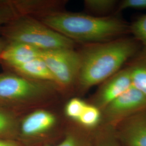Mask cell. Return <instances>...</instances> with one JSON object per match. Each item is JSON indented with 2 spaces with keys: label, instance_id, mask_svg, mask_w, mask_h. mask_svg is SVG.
<instances>
[{
  "label": "cell",
  "instance_id": "1",
  "mask_svg": "<svg viewBox=\"0 0 146 146\" xmlns=\"http://www.w3.org/2000/svg\"><path fill=\"white\" fill-rule=\"evenodd\" d=\"M137 41L120 37L92 44L80 53L81 65L76 84L82 91L102 84L118 72L139 52Z\"/></svg>",
  "mask_w": 146,
  "mask_h": 146
},
{
  "label": "cell",
  "instance_id": "2",
  "mask_svg": "<svg viewBox=\"0 0 146 146\" xmlns=\"http://www.w3.org/2000/svg\"><path fill=\"white\" fill-rule=\"evenodd\" d=\"M40 21L73 41L91 44L110 41L129 31V26L114 16L52 11L42 16Z\"/></svg>",
  "mask_w": 146,
  "mask_h": 146
},
{
  "label": "cell",
  "instance_id": "3",
  "mask_svg": "<svg viewBox=\"0 0 146 146\" xmlns=\"http://www.w3.org/2000/svg\"><path fill=\"white\" fill-rule=\"evenodd\" d=\"M2 33L8 42L26 43L40 50L73 48L74 44L41 21L20 16L5 25Z\"/></svg>",
  "mask_w": 146,
  "mask_h": 146
},
{
  "label": "cell",
  "instance_id": "4",
  "mask_svg": "<svg viewBox=\"0 0 146 146\" xmlns=\"http://www.w3.org/2000/svg\"><path fill=\"white\" fill-rule=\"evenodd\" d=\"M52 82L31 80L17 74H0V105L29 102L41 99L50 93Z\"/></svg>",
  "mask_w": 146,
  "mask_h": 146
},
{
  "label": "cell",
  "instance_id": "5",
  "mask_svg": "<svg viewBox=\"0 0 146 146\" xmlns=\"http://www.w3.org/2000/svg\"><path fill=\"white\" fill-rule=\"evenodd\" d=\"M40 56L47 64L58 86L69 87L77 83L81 58L80 53L73 48L41 50Z\"/></svg>",
  "mask_w": 146,
  "mask_h": 146
},
{
  "label": "cell",
  "instance_id": "6",
  "mask_svg": "<svg viewBox=\"0 0 146 146\" xmlns=\"http://www.w3.org/2000/svg\"><path fill=\"white\" fill-rule=\"evenodd\" d=\"M104 109L106 116L110 120H118L146 110V96L132 86Z\"/></svg>",
  "mask_w": 146,
  "mask_h": 146
},
{
  "label": "cell",
  "instance_id": "7",
  "mask_svg": "<svg viewBox=\"0 0 146 146\" xmlns=\"http://www.w3.org/2000/svg\"><path fill=\"white\" fill-rule=\"evenodd\" d=\"M132 86L128 68L121 69L102 83L95 98L96 103L98 107L104 108Z\"/></svg>",
  "mask_w": 146,
  "mask_h": 146
},
{
  "label": "cell",
  "instance_id": "8",
  "mask_svg": "<svg viewBox=\"0 0 146 146\" xmlns=\"http://www.w3.org/2000/svg\"><path fill=\"white\" fill-rule=\"evenodd\" d=\"M41 50L21 42H7L0 60L13 69L40 57Z\"/></svg>",
  "mask_w": 146,
  "mask_h": 146
},
{
  "label": "cell",
  "instance_id": "9",
  "mask_svg": "<svg viewBox=\"0 0 146 146\" xmlns=\"http://www.w3.org/2000/svg\"><path fill=\"white\" fill-rule=\"evenodd\" d=\"M122 138L128 146H146V110L133 115L125 122Z\"/></svg>",
  "mask_w": 146,
  "mask_h": 146
},
{
  "label": "cell",
  "instance_id": "10",
  "mask_svg": "<svg viewBox=\"0 0 146 146\" xmlns=\"http://www.w3.org/2000/svg\"><path fill=\"white\" fill-rule=\"evenodd\" d=\"M55 122V116L51 113L46 110H38L28 115L22 121L20 129L24 135H38L49 131Z\"/></svg>",
  "mask_w": 146,
  "mask_h": 146
},
{
  "label": "cell",
  "instance_id": "11",
  "mask_svg": "<svg viewBox=\"0 0 146 146\" xmlns=\"http://www.w3.org/2000/svg\"><path fill=\"white\" fill-rule=\"evenodd\" d=\"M13 69L16 74L27 78L55 84L52 74L40 56Z\"/></svg>",
  "mask_w": 146,
  "mask_h": 146
},
{
  "label": "cell",
  "instance_id": "12",
  "mask_svg": "<svg viewBox=\"0 0 146 146\" xmlns=\"http://www.w3.org/2000/svg\"><path fill=\"white\" fill-rule=\"evenodd\" d=\"M127 66L132 85L146 98V47L139 50Z\"/></svg>",
  "mask_w": 146,
  "mask_h": 146
},
{
  "label": "cell",
  "instance_id": "13",
  "mask_svg": "<svg viewBox=\"0 0 146 146\" xmlns=\"http://www.w3.org/2000/svg\"><path fill=\"white\" fill-rule=\"evenodd\" d=\"M18 128L15 115L8 107L0 105V139H13Z\"/></svg>",
  "mask_w": 146,
  "mask_h": 146
},
{
  "label": "cell",
  "instance_id": "14",
  "mask_svg": "<svg viewBox=\"0 0 146 146\" xmlns=\"http://www.w3.org/2000/svg\"><path fill=\"white\" fill-rule=\"evenodd\" d=\"M84 4L86 8L92 13L104 14L113 11L118 2L115 0H86Z\"/></svg>",
  "mask_w": 146,
  "mask_h": 146
},
{
  "label": "cell",
  "instance_id": "15",
  "mask_svg": "<svg viewBox=\"0 0 146 146\" xmlns=\"http://www.w3.org/2000/svg\"><path fill=\"white\" fill-rule=\"evenodd\" d=\"M101 113L98 107L87 104L78 121L82 125L92 127L99 122Z\"/></svg>",
  "mask_w": 146,
  "mask_h": 146
},
{
  "label": "cell",
  "instance_id": "16",
  "mask_svg": "<svg viewBox=\"0 0 146 146\" xmlns=\"http://www.w3.org/2000/svg\"><path fill=\"white\" fill-rule=\"evenodd\" d=\"M129 31L135 40L146 47V14L142 16L129 26Z\"/></svg>",
  "mask_w": 146,
  "mask_h": 146
},
{
  "label": "cell",
  "instance_id": "17",
  "mask_svg": "<svg viewBox=\"0 0 146 146\" xmlns=\"http://www.w3.org/2000/svg\"><path fill=\"white\" fill-rule=\"evenodd\" d=\"M87 104L81 100L74 98L70 100L66 107V113L69 117L78 121Z\"/></svg>",
  "mask_w": 146,
  "mask_h": 146
},
{
  "label": "cell",
  "instance_id": "18",
  "mask_svg": "<svg viewBox=\"0 0 146 146\" xmlns=\"http://www.w3.org/2000/svg\"><path fill=\"white\" fill-rule=\"evenodd\" d=\"M10 1L8 5L0 7V27L5 25L17 17L19 14Z\"/></svg>",
  "mask_w": 146,
  "mask_h": 146
},
{
  "label": "cell",
  "instance_id": "19",
  "mask_svg": "<svg viewBox=\"0 0 146 146\" xmlns=\"http://www.w3.org/2000/svg\"><path fill=\"white\" fill-rule=\"evenodd\" d=\"M128 9H146V0H123L118 3V11Z\"/></svg>",
  "mask_w": 146,
  "mask_h": 146
},
{
  "label": "cell",
  "instance_id": "20",
  "mask_svg": "<svg viewBox=\"0 0 146 146\" xmlns=\"http://www.w3.org/2000/svg\"><path fill=\"white\" fill-rule=\"evenodd\" d=\"M46 146H52L47 145ZM54 146H80L78 140L73 136H67L62 142Z\"/></svg>",
  "mask_w": 146,
  "mask_h": 146
},
{
  "label": "cell",
  "instance_id": "21",
  "mask_svg": "<svg viewBox=\"0 0 146 146\" xmlns=\"http://www.w3.org/2000/svg\"><path fill=\"white\" fill-rule=\"evenodd\" d=\"M0 146H22L14 139H0Z\"/></svg>",
  "mask_w": 146,
  "mask_h": 146
},
{
  "label": "cell",
  "instance_id": "22",
  "mask_svg": "<svg viewBox=\"0 0 146 146\" xmlns=\"http://www.w3.org/2000/svg\"><path fill=\"white\" fill-rule=\"evenodd\" d=\"M7 44V42H5V41L0 38V58L5 49Z\"/></svg>",
  "mask_w": 146,
  "mask_h": 146
},
{
  "label": "cell",
  "instance_id": "23",
  "mask_svg": "<svg viewBox=\"0 0 146 146\" xmlns=\"http://www.w3.org/2000/svg\"><path fill=\"white\" fill-rule=\"evenodd\" d=\"M9 2L10 1H0V7L8 5Z\"/></svg>",
  "mask_w": 146,
  "mask_h": 146
},
{
  "label": "cell",
  "instance_id": "24",
  "mask_svg": "<svg viewBox=\"0 0 146 146\" xmlns=\"http://www.w3.org/2000/svg\"><path fill=\"white\" fill-rule=\"evenodd\" d=\"M101 146H115L114 145H113L112 143H106V144H104V145H102Z\"/></svg>",
  "mask_w": 146,
  "mask_h": 146
}]
</instances>
